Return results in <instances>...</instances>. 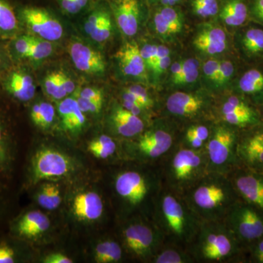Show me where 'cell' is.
<instances>
[{
  "mask_svg": "<svg viewBox=\"0 0 263 263\" xmlns=\"http://www.w3.org/2000/svg\"><path fill=\"white\" fill-rule=\"evenodd\" d=\"M135 163L115 174L114 193L124 219L135 216L152 219L156 199L164 186L160 165Z\"/></svg>",
  "mask_w": 263,
  "mask_h": 263,
  "instance_id": "obj_1",
  "label": "cell"
},
{
  "mask_svg": "<svg viewBox=\"0 0 263 263\" xmlns=\"http://www.w3.org/2000/svg\"><path fill=\"white\" fill-rule=\"evenodd\" d=\"M152 219L166 242L186 249L193 242L201 223L181 195L164 186L156 199Z\"/></svg>",
  "mask_w": 263,
  "mask_h": 263,
  "instance_id": "obj_2",
  "label": "cell"
},
{
  "mask_svg": "<svg viewBox=\"0 0 263 263\" xmlns=\"http://www.w3.org/2000/svg\"><path fill=\"white\" fill-rule=\"evenodd\" d=\"M201 221H222L239 197L228 175L209 172L182 195Z\"/></svg>",
  "mask_w": 263,
  "mask_h": 263,
  "instance_id": "obj_3",
  "label": "cell"
},
{
  "mask_svg": "<svg viewBox=\"0 0 263 263\" xmlns=\"http://www.w3.org/2000/svg\"><path fill=\"white\" fill-rule=\"evenodd\" d=\"M187 250L195 262H235L242 254L243 247L224 221H201Z\"/></svg>",
  "mask_w": 263,
  "mask_h": 263,
  "instance_id": "obj_4",
  "label": "cell"
},
{
  "mask_svg": "<svg viewBox=\"0 0 263 263\" xmlns=\"http://www.w3.org/2000/svg\"><path fill=\"white\" fill-rule=\"evenodd\" d=\"M164 187L182 195L209 173L205 149L177 144L159 164Z\"/></svg>",
  "mask_w": 263,
  "mask_h": 263,
  "instance_id": "obj_5",
  "label": "cell"
},
{
  "mask_svg": "<svg viewBox=\"0 0 263 263\" xmlns=\"http://www.w3.org/2000/svg\"><path fill=\"white\" fill-rule=\"evenodd\" d=\"M179 135L168 125L156 123L138 136L123 141L125 161L159 164L179 143Z\"/></svg>",
  "mask_w": 263,
  "mask_h": 263,
  "instance_id": "obj_6",
  "label": "cell"
},
{
  "mask_svg": "<svg viewBox=\"0 0 263 263\" xmlns=\"http://www.w3.org/2000/svg\"><path fill=\"white\" fill-rule=\"evenodd\" d=\"M120 237L125 253L142 262H150L165 242L163 234L152 219L143 216L126 219L120 230Z\"/></svg>",
  "mask_w": 263,
  "mask_h": 263,
  "instance_id": "obj_7",
  "label": "cell"
},
{
  "mask_svg": "<svg viewBox=\"0 0 263 263\" xmlns=\"http://www.w3.org/2000/svg\"><path fill=\"white\" fill-rule=\"evenodd\" d=\"M237 129L224 123H214L205 147L209 172L228 175L238 167Z\"/></svg>",
  "mask_w": 263,
  "mask_h": 263,
  "instance_id": "obj_8",
  "label": "cell"
},
{
  "mask_svg": "<svg viewBox=\"0 0 263 263\" xmlns=\"http://www.w3.org/2000/svg\"><path fill=\"white\" fill-rule=\"evenodd\" d=\"M76 161L68 154L52 146L38 148L29 168V179L32 184L44 180L64 179L75 172Z\"/></svg>",
  "mask_w": 263,
  "mask_h": 263,
  "instance_id": "obj_9",
  "label": "cell"
},
{
  "mask_svg": "<svg viewBox=\"0 0 263 263\" xmlns=\"http://www.w3.org/2000/svg\"><path fill=\"white\" fill-rule=\"evenodd\" d=\"M242 247L263 237V212L243 200H238L223 219Z\"/></svg>",
  "mask_w": 263,
  "mask_h": 263,
  "instance_id": "obj_10",
  "label": "cell"
},
{
  "mask_svg": "<svg viewBox=\"0 0 263 263\" xmlns=\"http://www.w3.org/2000/svg\"><path fill=\"white\" fill-rule=\"evenodd\" d=\"M18 17L21 26L23 24L36 37L53 42L63 35L62 24L46 10L27 7L19 10Z\"/></svg>",
  "mask_w": 263,
  "mask_h": 263,
  "instance_id": "obj_11",
  "label": "cell"
},
{
  "mask_svg": "<svg viewBox=\"0 0 263 263\" xmlns=\"http://www.w3.org/2000/svg\"><path fill=\"white\" fill-rule=\"evenodd\" d=\"M228 176L240 200L263 212V171L238 167Z\"/></svg>",
  "mask_w": 263,
  "mask_h": 263,
  "instance_id": "obj_12",
  "label": "cell"
},
{
  "mask_svg": "<svg viewBox=\"0 0 263 263\" xmlns=\"http://www.w3.org/2000/svg\"><path fill=\"white\" fill-rule=\"evenodd\" d=\"M209 100L200 95L176 91L167 97L164 108L169 116L187 122L200 121L207 114Z\"/></svg>",
  "mask_w": 263,
  "mask_h": 263,
  "instance_id": "obj_13",
  "label": "cell"
},
{
  "mask_svg": "<svg viewBox=\"0 0 263 263\" xmlns=\"http://www.w3.org/2000/svg\"><path fill=\"white\" fill-rule=\"evenodd\" d=\"M219 122L236 129L256 125L258 124L257 114L245 100L237 96H230L219 105Z\"/></svg>",
  "mask_w": 263,
  "mask_h": 263,
  "instance_id": "obj_14",
  "label": "cell"
},
{
  "mask_svg": "<svg viewBox=\"0 0 263 263\" xmlns=\"http://www.w3.org/2000/svg\"><path fill=\"white\" fill-rule=\"evenodd\" d=\"M237 159L238 167L263 171V129L243 136L238 133Z\"/></svg>",
  "mask_w": 263,
  "mask_h": 263,
  "instance_id": "obj_15",
  "label": "cell"
},
{
  "mask_svg": "<svg viewBox=\"0 0 263 263\" xmlns=\"http://www.w3.org/2000/svg\"><path fill=\"white\" fill-rule=\"evenodd\" d=\"M110 129L123 141L132 139L146 129L143 118L135 115L121 104H116L109 117Z\"/></svg>",
  "mask_w": 263,
  "mask_h": 263,
  "instance_id": "obj_16",
  "label": "cell"
},
{
  "mask_svg": "<svg viewBox=\"0 0 263 263\" xmlns=\"http://www.w3.org/2000/svg\"><path fill=\"white\" fill-rule=\"evenodd\" d=\"M71 60L78 70L86 74L100 76L105 72L106 63L103 55L84 43L73 42L70 47Z\"/></svg>",
  "mask_w": 263,
  "mask_h": 263,
  "instance_id": "obj_17",
  "label": "cell"
},
{
  "mask_svg": "<svg viewBox=\"0 0 263 263\" xmlns=\"http://www.w3.org/2000/svg\"><path fill=\"white\" fill-rule=\"evenodd\" d=\"M8 72L3 79V88L8 94L22 103L32 100L36 92L32 76L23 68H15Z\"/></svg>",
  "mask_w": 263,
  "mask_h": 263,
  "instance_id": "obj_18",
  "label": "cell"
},
{
  "mask_svg": "<svg viewBox=\"0 0 263 263\" xmlns=\"http://www.w3.org/2000/svg\"><path fill=\"white\" fill-rule=\"evenodd\" d=\"M51 226L49 218L37 210L29 211L15 221L12 230L17 236L34 239L46 233Z\"/></svg>",
  "mask_w": 263,
  "mask_h": 263,
  "instance_id": "obj_19",
  "label": "cell"
},
{
  "mask_svg": "<svg viewBox=\"0 0 263 263\" xmlns=\"http://www.w3.org/2000/svg\"><path fill=\"white\" fill-rule=\"evenodd\" d=\"M72 211L74 216L79 220H98L103 215V199L95 192H82L74 197L72 202Z\"/></svg>",
  "mask_w": 263,
  "mask_h": 263,
  "instance_id": "obj_20",
  "label": "cell"
},
{
  "mask_svg": "<svg viewBox=\"0 0 263 263\" xmlns=\"http://www.w3.org/2000/svg\"><path fill=\"white\" fill-rule=\"evenodd\" d=\"M112 7L120 30L128 37L135 35L139 26L140 5L138 0H116Z\"/></svg>",
  "mask_w": 263,
  "mask_h": 263,
  "instance_id": "obj_21",
  "label": "cell"
},
{
  "mask_svg": "<svg viewBox=\"0 0 263 263\" xmlns=\"http://www.w3.org/2000/svg\"><path fill=\"white\" fill-rule=\"evenodd\" d=\"M58 113L62 127L71 135L79 134L86 125V118L75 98L62 99L59 103Z\"/></svg>",
  "mask_w": 263,
  "mask_h": 263,
  "instance_id": "obj_22",
  "label": "cell"
},
{
  "mask_svg": "<svg viewBox=\"0 0 263 263\" xmlns=\"http://www.w3.org/2000/svg\"><path fill=\"white\" fill-rule=\"evenodd\" d=\"M123 73L132 77H143L146 66L141 56V48L136 42L127 43L117 53Z\"/></svg>",
  "mask_w": 263,
  "mask_h": 263,
  "instance_id": "obj_23",
  "label": "cell"
},
{
  "mask_svg": "<svg viewBox=\"0 0 263 263\" xmlns=\"http://www.w3.org/2000/svg\"><path fill=\"white\" fill-rule=\"evenodd\" d=\"M214 124L200 121L187 124L182 134L180 135L178 144L195 150L205 149L212 134Z\"/></svg>",
  "mask_w": 263,
  "mask_h": 263,
  "instance_id": "obj_24",
  "label": "cell"
},
{
  "mask_svg": "<svg viewBox=\"0 0 263 263\" xmlns=\"http://www.w3.org/2000/svg\"><path fill=\"white\" fill-rule=\"evenodd\" d=\"M84 30L95 42H105L113 32V24L110 15L104 10L94 12L85 22Z\"/></svg>",
  "mask_w": 263,
  "mask_h": 263,
  "instance_id": "obj_25",
  "label": "cell"
},
{
  "mask_svg": "<svg viewBox=\"0 0 263 263\" xmlns=\"http://www.w3.org/2000/svg\"><path fill=\"white\" fill-rule=\"evenodd\" d=\"M193 43L199 51L208 54H218L226 49V34L222 29L217 27L204 29L197 34Z\"/></svg>",
  "mask_w": 263,
  "mask_h": 263,
  "instance_id": "obj_26",
  "label": "cell"
},
{
  "mask_svg": "<svg viewBox=\"0 0 263 263\" xmlns=\"http://www.w3.org/2000/svg\"><path fill=\"white\" fill-rule=\"evenodd\" d=\"M21 24L8 0H0V41L10 40L20 33Z\"/></svg>",
  "mask_w": 263,
  "mask_h": 263,
  "instance_id": "obj_27",
  "label": "cell"
},
{
  "mask_svg": "<svg viewBox=\"0 0 263 263\" xmlns=\"http://www.w3.org/2000/svg\"><path fill=\"white\" fill-rule=\"evenodd\" d=\"M152 263H195L187 249L164 242L151 259Z\"/></svg>",
  "mask_w": 263,
  "mask_h": 263,
  "instance_id": "obj_28",
  "label": "cell"
},
{
  "mask_svg": "<svg viewBox=\"0 0 263 263\" xmlns=\"http://www.w3.org/2000/svg\"><path fill=\"white\" fill-rule=\"evenodd\" d=\"M91 155L101 160L117 157L124 160L122 146H119L114 138L108 135H102L92 140L88 145Z\"/></svg>",
  "mask_w": 263,
  "mask_h": 263,
  "instance_id": "obj_29",
  "label": "cell"
},
{
  "mask_svg": "<svg viewBox=\"0 0 263 263\" xmlns=\"http://www.w3.org/2000/svg\"><path fill=\"white\" fill-rule=\"evenodd\" d=\"M124 249L120 242L105 240L97 245L95 249V259L99 263L122 262L124 257Z\"/></svg>",
  "mask_w": 263,
  "mask_h": 263,
  "instance_id": "obj_30",
  "label": "cell"
},
{
  "mask_svg": "<svg viewBox=\"0 0 263 263\" xmlns=\"http://www.w3.org/2000/svg\"><path fill=\"white\" fill-rule=\"evenodd\" d=\"M248 16V8L243 0H228L221 10V20L231 27L245 23Z\"/></svg>",
  "mask_w": 263,
  "mask_h": 263,
  "instance_id": "obj_31",
  "label": "cell"
},
{
  "mask_svg": "<svg viewBox=\"0 0 263 263\" xmlns=\"http://www.w3.org/2000/svg\"><path fill=\"white\" fill-rule=\"evenodd\" d=\"M56 110L52 104L40 102L34 104L30 110V119L36 127L47 129L53 124Z\"/></svg>",
  "mask_w": 263,
  "mask_h": 263,
  "instance_id": "obj_32",
  "label": "cell"
},
{
  "mask_svg": "<svg viewBox=\"0 0 263 263\" xmlns=\"http://www.w3.org/2000/svg\"><path fill=\"white\" fill-rule=\"evenodd\" d=\"M37 201L46 210L53 211L58 209L62 202L60 186L53 182L45 183L38 191Z\"/></svg>",
  "mask_w": 263,
  "mask_h": 263,
  "instance_id": "obj_33",
  "label": "cell"
},
{
  "mask_svg": "<svg viewBox=\"0 0 263 263\" xmlns=\"http://www.w3.org/2000/svg\"><path fill=\"white\" fill-rule=\"evenodd\" d=\"M239 89L245 94L254 95L263 90V74L257 70H250L239 81Z\"/></svg>",
  "mask_w": 263,
  "mask_h": 263,
  "instance_id": "obj_34",
  "label": "cell"
},
{
  "mask_svg": "<svg viewBox=\"0 0 263 263\" xmlns=\"http://www.w3.org/2000/svg\"><path fill=\"white\" fill-rule=\"evenodd\" d=\"M12 162V149L9 137L0 117V172L10 169Z\"/></svg>",
  "mask_w": 263,
  "mask_h": 263,
  "instance_id": "obj_35",
  "label": "cell"
},
{
  "mask_svg": "<svg viewBox=\"0 0 263 263\" xmlns=\"http://www.w3.org/2000/svg\"><path fill=\"white\" fill-rule=\"evenodd\" d=\"M53 49L51 41L33 35L32 47L27 59L36 61L44 60L51 56Z\"/></svg>",
  "mask_w": 263,
  "mask_h": 263,
  "instance_id": "obj_36",
  "label": "cell"
},
{
  "mask_svg": "<svg viewBox=\"0 0 263 263\" xmlns=\"http://www.w3.org/2000/svg\"><path fill=\"white\" fill-rule=\"evenodd\" d=\"M243 45L249 53H257L263 51L262 29H249L243 36Z\"/></svg>",
  "mask_w": 263,
  "mask_h": 263,
  "instance_id": "obj_37",
  "label": "cell"
},
{
  "mask_svg": "<svg viewBox=\"0 0 263 263\" xmlns=\"http://www.w3.org/2000/svg\"><path fill=\"white\" fill-rule=\"evenodd\" d=\"M44 87L46 93L54 100H61L67 95L60 82L58 72H51L46 76Z\"/></svg>",
  "mask_w": 263,
  "mask_h": 263,
  "instance_id": "obj_38",
  "label": "cell"
},
{
  "mask_svg": "<svg viewBox=\"0 0 263 263\" xmlns=\"http://www.w3.org/2000/svg\"><path fill=\"white\" fill-rule=\"evenodd\" d=\"M193 8L195 14L203 18L214 16L219 12L217 0H193Z\"/></svg>",
  "mask_w": 263,
  "mask_h": 263,
  "instance_id": "obj_39",
  "label": "cell"
},
{
  "mask_svg": "<svg viewBox=\"0 0 263 263\" xmlns=\"http://www.w3.org/2000/svg\"><path fill=\"white\" fill-rule=\"evenodd\" d=\"M169 48L164 46H157V53L152 71L156 76H160L168 68L171 64Z\"/></svg>",
  "mask_w": 263,
  "mask_h": 263,
  "instance_id": "obj_40",
  "label": "cell"
},
{
  "mask_svg": "<svg viewBox=\"0 0 263 263\" xmlns=\"http://www.w3.org/2000/svg\"><path fill=\"white\" fill-rule=\"evenodd\" d=\"M125 89L129 91L148 111L155 108V100L150 96L149 93L148 92L146 88L141 85H133V86L126 88Z\"/></svg>",
  "mask_w": 263,
  "mask_h": 263,
  "instance_id": "obj_41",
  "label": "cell"
},
{
  "mask_svg": "<svg viewBox=\"0 0 263 263\" xmlns=\"http://www.w3.org/2000/svg\"><path fill=\"white\" fill-rule=\"evenodd\" d=\"M122 100V103L121 105L138 117L143 118V116L148 111L127 90L124 89L123 91Z\"/></svg>",
  "mask_w": 263,
  "mask_h": 263,
  "instance_id": "obj_42",
  "label": "cell"
},
{
  "mask_svg": "<svg viewBox=\"0 0 263 263\" xmlns=\"http://www.w3.org/2000/svg\"><path fill=\"white\" fill-rule=\"evenodd\" d=\"M160 13L167 19V22L172 26L173 29L178 34L182 29V19L180 15L179 12L171 6H165L160 10Z\"/></svg>",
  "mask_w": 263,
  "mask_h": 263,
  "instance_id": "obj_43",
  "label": "cell"
},
{
  "mask_svg": "<svg viewBox=\"0 0 263 263\" xmlns=\"http://www.w3.org/2000/svg\"><path fill=\"white\" fill-rule=\"evenodd\" d=\"M78 105L84 114H98L103 108V101H95L77 96L75 98Z\"/></svg>",
  "mask_w": 263,
  "mask_h": 263,
  "instance_id": "obj_44",
  "label": "cell"
},
{
  "mask_svg": "<svg viewBox=\"0 0 263 263\" xmlns=\"http://www.w3.org/2000/svg\"><path fill=\"white\" fill-rule=\"evenodd\" d=\"M154 22H155L156 31L160 35L168 36L176 34L172 26L167 22V19L164 18L160 10L155 13Z\"/></svg>",
  "mask_w": 263,
  "mask_h": 263,
  "instance_id": "obj_45",
  "label": "cell"
},
{
  "mask_svg": "<svg viewBox=\"0 0 263 263\" xmlns=\"http://www.w3.org/2000/svg\"><path fill=\"white\" fill-rule=\"evenodd\" d=\"M234 72V66L230 61H221L219 64V68L216 76L215 82L217 84H226L231 79Z\"/></svg>",
  "mask_w": 263,
  "mask_h": 263,
  "instance_id": "obj_46",
  "label": "cell"
},
{
  "mask_svg": "<svg viewBox=\"0 0 263 263\" xmlns=\"http://www.w3.org/2000/svg\"><path fill=\"white\" fill-rule=\"evenodd\" d=\"M243 249H249V259L251 262L263 263V237Z\"/></svg>",
  "mask_w": 263,
  "mask_h": 263,
  "instance_id": "obj_47",
  "label": "cell"
},
{
  "mask_svg": "<svg viewBox=\"0 0 263 263\" xmlns=\"http://www.w3.org/2000/svg\"><path fill=\"white\" fill-rule=\"evenodd\" d=\"M157 53V46L155 45L146 44L141 48V53L143 61L146 67L150 70H152V67L155 64Z\"/></svg>",
  "mask_w": 263,
  "mask_h": 263,
  "instance_id": "obj_48",
  "label": "cell"
},
{
  "mask_svg": "<svg viewBox=\"0 0 263 263\" xmlns=\"http://www.w3.org/2000/svg\"><path fill=\"white\" fill-rule=\"evenodd\" d=\"M77 96L88 99V100H95V101H103L104 100L103 93L102 90L95 87H85L79 91Z\"/></svg>",
  "mask_w": 263,
  "mask_h": 263,
  "instance_id": "obj_49",
  "label": "cell"
},
{
  "mask_svg": "<svg viewBox=\"0 0 263 263\" xmlns=\"http://www.w3.org/2000/svg\"><path fill=\"white\" fill-rule=\"evenodd\" d=\"M219 64H220V62L216 60H209L204 64L202 70L208 79L215 82L216 76H217L218 70L219 68Z\"/></svg>",
  "mask_w": 263,
  "mask_h": 263,
  "instance_id": "obj_50",
  "label": "cell"
},
{
  "mask_svg": "<svg viewBox=\"0 0 263 263\" xmlns=\"http://www.w3.org/2000/svg\"><path fill=\"white\" fill-rule=\"evenodd\" d=\"M199 70L197 68L193 69V70H189L187 72H184L182 75L178 77L176 80L173 81L174 84L178 86H182V85L191 84L195 82L198 78Z\"/></svg>",
  "mask_w": 263,
  "mask_h": 263,
  "instance_id": "obj_51",
  "label": "cell"
},
{
  "mask_svg": "<svg viewBox=\"0 0 263 263\" xmlns=\"http://www.w3.org/2000/svg\"><path fill=\"white\" fill-rule=\"evenodd\" d=\"M17 254L13 249L8 245H0V263H13L17 259Z\"/></svg>",
  "mask_w": 263,
  "mask_h": 263,
  "instance_id": "obj_52",
  "label": "cell"
},
{
  "mask_svg": "<svg viewBox=\"0 0 263 263\" xmlns=\"http://www.w3.org/2000/svg\"><path fill=\"white\" fill-rule=\"evenodd\" d=\"M58 76L60 82L67 95L74 92L76 89L75 83L69 77L65 72L58 71Z\"/></svg>",
  "mask_w": 263,
  "mask_h": 263,
  "instance_id": "obj_53",
  "label": "cell"
},
{
  "mask_svg": "<svg viewBox=\"0 0 263 263\" xmlns=\"http://www.w3.org/2000/svg\"><path fill=\"white\" fill-rule=\"evenodd\" d=\"M43 262L45 263H72V259L69 258L65 254L62 253H52L48 254L43 258Z\"/></svg>",
  "mask_w": 263,
  "mask_h": 263,
  "instance_id": "obj_54",
  "label": "cell"
},
{
  "mask_svg": "<svg viewBox=\"0 0 263 263\" xmlns=\"http://www.w3.org/2000/svg\"><path fill=\"white\" fill-rule=\"evenodd\" d=\"M59 2L62 9L69 14H77L81 10L76 0H59Z\"/></svg>",
  "mask_w": 263,
  "mask_h": 263,
  "instance_id": "obj_55",
  "label": "cell"
},
{
  "mask_svg": "<svg viewBox=\"0 0 263 263\" xmlns=\"http://www.w3.org/2000/svg\"><path fill=\"white\" fill-rule=\"evenodd\" d=\"M8 57H10L9 53H7L0 46V77L3 75V72L8 70V60H9Z\"/></svg>",
  "mask_w": 263,
  "mask_h": 263,
  "instance_id": "obj_56",
  "label": "cell"
},
{
  "mask_svg": "<svg viewBox=\"0 0 263 263\" xmlns=\"http://www.w3.org/2000/svg\"><path fill=\"white\" fill-rule=\"evenodd\" d=\"M252 10L254 15L263 22V0H254Z\"/></svg>",
  "mask_w": 263,
  "mask_h": 263,
  "instance_id": "obj_57",
  "label": "cell"
},
{
  "mask_svg": "<svg viewBox=\"0 0 263 263\" xmlns=\"http://www.w3.org/2000/svg\"><path fill=\"white\" fill-rule=\"evenodd\" d=\"M183 69V62H175L173 64L171 67V78H172V81H174L176 78L179 77L180 74L182 72Z\"/></svg>",
  "mask_w": 263,
  "mask_h": 263,
  "instance_id": "obj_58",
  "label": "cell"
},
{
  "mask_svg": "<svg viewBox=\"0 0 263 263\" xmlns=\"http://www.w3.org/2000/svg\"><path fill=\"white\" fill-rule=\"evenodd\" d=\"M157 1L160 2L161 4L165 5V6H172V5L179 3L180 0H157Z\"/></svg>",
  "mask_w": 263,
  "mask_h": 263,
  "instance_id": "obj_59",
  "label": "cell"
},
{
  "mask_svg": "<svg viewBox=\"0 0 263 263\" xmlns=\"http://www.w3.org/2000/svg\"><path fill=\"white\" fill-rule=\"evenodd\" d=\"M76 3H77L78 5H79V8H81V10L83 8L86 7V5H87L88 1L89 0H76Z\"/></svg>",
  "mask_w": 263,
  "mask_h": 263,
  "instance_id": "obj_60",
  "label": "cell"
}]
</instances>
